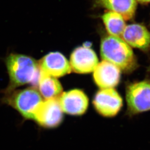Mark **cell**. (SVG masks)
I'll use <instances>...</instances> for the list:
<instances>
[{
	"label": "cell",
	"mask_w": 150,
	"mask_h": 150,
	"mask_svg": "<svg viewBox=\"0 0 150 150\" xmlns=\"http://www.w3.org/2000/svg\"><path fill=\"white\" fill-rule=\"evenodd\" d=\"M9 82L7 87L1 91L9 94L18 87L33 82L38 79L40 68L32 58L18 54L11 53L4 59Z\"/></svg>",
	"instance_id": "obj_1"
},
{
	"label": "cell",
	"mask_w": 150,
	"mask_h": 150,
	"mask_svg": "<svg viewBox=\"0 0 150 150\" xmlns=\"http://www.w3.org/2000/svg\"><path fill=\"white\" fill-rule=\"evenodd\" d=\"M100 54L103 60L126 72L133 71L137 67L136 57L131 46L119 37L109 35L103 38Z\"/></svg>",
	"instance_id": "obj_2"
},
{
	"label": "cell",
	"mask_w": 150,
	"mask_h": 150,
	"mask_svg": "<svg viewBox=\"0 0 150 150\" xmlns=\"http://www.w3.org/2000/svg\"><path fill=\"white\" fill-rule=\"evenodd\" d=\"M1 103L13 107L26 119L34 120L35 109L42 100L39 92L34 88L12 91L4 95Z\"/></svg>",
	"instance_id": "obj_3"
},
{
	"label": "cell",
	"mask_w": 150,
	"mask_h": 150,
	"mask_svg": "<svg viewBox=\"0 0 150 150\" xmlns=\"http://www.w3.org/2000/svg\"><path fill=\"white\" fill-rule=\"evenodd\" d=\"M128 112L134 115L150 110V81H142L130 84L126 88Z\"/></svg>",
	"instance_id": "obj_4"
},
{
	"label": "cell",
	"mask_w": 150,
	"mask_h": 150,
	"mask_svg": "<svg viewBox=\"0 0 150 150\" xmlns=\"http://www.w3.org/2000/svg\"><path fill=\"white\" fill-rule=\"evenodd\" d=\"M34 120L46 128H53L59 125L63 120V112L59 98L47 99L40 103L34 113Z\"/></svg>",
	"instance_id": "obj_5"
},
{
	"label": "cell",
	"mask_w": 150,
	"mask_h": 150,
	"mask_svg": "<svg viewBox=\"0 0 150 150\" xmlns=\"http://www.w3.org/2000/svg\"><path fill=\"white\" fill-rule=\"evenodd\" d=\"M93 104L100 115L112 117L117 115L121 109L122 99L114 88L103 89L96 95Z\"/></svg>",
	"instance_id": "obj_6"
},
{
	"label": "cell",
	"mask_w": 150,
	"mask_h": 150,
	"mask_svg": "<svg viewBox=\"0 0 150 150\" xmlns=\"http://www.w3.org/2000/svg\"><path fill=\"white\" fill-rule=\"evenodd\" d=\"M98 64V59L96 54L88 47L77 48L71 54L70 65L75 72L89 73L94 71Z\"/></svg>",
	"instance_id": "obj_7"
},
{
	"label": "cell",
	"mask_w": 150,
	"mask_h": 150,
	"mask_svg": "<svg viewBox=\"0 0 150 150\" xmlns=\"http://www.w3.org/2000/svg\"><path fill=\"white\" fill-rule=\"evenodd\" d=\"M59 100L62 111L71 115H81L88 107V98L79 90H73L62 93L59 96Z\"/></svg>",
	"instance_id": "obj_8"
},
{
	"label": "cell",
	"mask_w": 150,
	"mask_h": 150,
	"mask_svg": "<svg viewBox=\"0 0 150 150\" xmlns=\"http://www.w3.org/2000/svg\"><path fill=\"white\" fill-rule=\"evenodd\" d=\"M94 79L101 89L113 88L120 82V70L108 61H102L94 70Z\"/></svg>",
	"instance_id": "obj_9"
},
{
	"label": "cell",
	"mask_w": 150,
	"mask_h": 150,
	"mask_svg": "<svg viewBox=\"0 0 150 150\" xmlns=\"http://www.w3.org/2000/svg\"><path fill=\"white\" fill-rule=\"evenodd\" d=\"M40 71L54 77H61L69 74L71 67L65 57L59 52L50 53L40 60Z\"/></svg>",
	"instance_id": "obj_10"
},
{
	"label": "cell",
	"mask_w": 150,
	"mask_h": 150,
	"mask_svg": "<svg viewBox=\"0 0 150 150\" xmlns=\"http://www.w3.org/2000/svg\"><path fill=\"white\" fill-rule=\"evenodd\" d=\"M121 36L131 47L145 51L150 48V32L143 25L133 23L126 26Z\"/></svg>",
	"instance_id": "obj_11"
},
{
	"label": "cell",
	"mask_w": 150,
	"mask_h": 150,
	"mask_svg": "<svg viewBox=\"0 0 150 150\" xmlns=\"http://www.w3.org/2000/svg\"><path fill=\"white\" fill-rule=\"evenodd\" d=\"M136 0H94L95 7H103L121 15L125 20L134 16L137 10Z\"/></svg>",
	"instance_id": "obj_12"
},
{
	"label": "cell",
	"mask_w": 150,
	"mask_h": 150,
	"mask_svg": "<svg viewBox=\"0 0 150 150\" xmlns=\"http://www.w3.org/2000/svg\"><path fill=\"white\" fill-rule=\"evenodd\" d=\"M37 83L40 94L46 100L59 98L62 92V86L58 79L40 70Z\"/></svg>",
	"instance_id": "obj_13"
},
{
	"label": "cell",
	"mask_w": 150,
	"mask_h": 150,
	"mask_svg": "<svg viewBox=\"0 0 150 150\" xmlns=\"http://www.w3.org/2000/svg\"><path fill=\"white\" fill-rule=\"evenodd\" d=\"M101 19L109 35L121 36L126 26L125 20L121 15L109 11L102 15Z\"/></svg>",
	"instance_id": "obj_14"
},
{
	"label": "cell",
	"mask_w": 150,
	"mask_h": 150,
	"mask_svg": "<svg viewBox=\"0 0 150 150\" xmlns=\"http://www.w3.org/2000/svg\"><path fill=\"white\" fill-rule=\"evenodd\" d=\"M137 1L142 4H147L150 3V0H136Z\"/></svg>",
	"instance_id": "obj_15"
}]
</instances>
